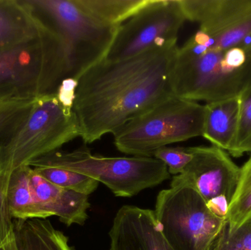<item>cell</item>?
<instances>
[{
	"label": "cell",
	"mask_w": 251,
	"mask_h": 250,
	"mask_svg": "<svg viewBox=\"0 0 251 250\" xmlns=\"http://www.w3.org/2000/svg\"><path fill=\"white\" fill-rule=\"evenodd\" d=\"M177 43L119 61L104 60L78 80L73 113L85 143L114 135L130 120L174 95Z\"/></svg>",
	"instance_id": "6da1fadb"
},
{
	"label": "cell",
	"mask_w": 251,
	"mask_h": 250,
	"mask_svg": "<svg viewBox=\"0 0 251 250\" xmlns=\"http://www.w3.org/2000/svg\"><path fill=\"white\" fill-rule=\"evenodd\" d=\"M171 83L174 95L197 102L239 96L251 84V35L226 48L189 39L177 50Z\"/></svg>",
	"instance_id": "7a4b0ae2"
},
{
	"label": "cell",
	"mask_w": 251,
	"mask_h": 250,
	"mask_svg": "<svg viewBox=\"0 0 251 250\" xmlns=\"http://www.w3.org/2000/svg\"><path fill=\"white\" fill-rule=\"evenodd\" d=\"M27 1L54 32L65 79L79 80L105 58L120 25L101 22L78 0Z\"/></svg>",
	"instance_id": "3957f363"
},
{
	"label": "cell",
	"mask_w": 251,
	"mask_h": 250,
	"mask_svg": "<svg viewBox=\"0 0 251 250\" xmlns=\"http://www.w3.org/2000/svg\"><path fill=\"white\" fill-rule=\"evenodd\" d=\"M78 136L75 114L61 105L56 92L38 97L26 118L0 147V190L5 199L15 170L59 151Z\"/></svg>",
	"instance_id": "277c9868"
},
{
	"label": "cell",
	"mask_w": 251,
	"mask_h": 250,
	"mask_svg": "<svg viewBox=\"0 0 251 250\" xmlns=\"http://www.w3.org/2000/svg\"><path fill=\"white\" fill-rule=\"evenodd\" d=\"M204 115V105L172 95L121 128L114 144L124 154L153 157L162 147L202 136Z\"/></svg>",
	"instance_id": "5b68a950"
},
{
	"label": "cell",
	"mask_w": 251,
	"mask_h": 250,
	"mask_svg": "<svg viewBox=\"0 0 251 250\" xmlns=\"http://www.w3.org/2000/svg\"><path fill=\"white\" fill-rule=\"evenodd\" d=\"M155 219L174 250H211L227 220L214 215L206 201L182 176L158 194Z\"/></svg>",
	"instance_id": "8992f818"
},
{
	"label": "cell",
	"mask_w": 251,
	"mask_h": 250,
	"mask_svg": "<svg viewBox=\"0 0 251 250\" xmlns=\"http://www.w3.org/2000/svg\"><path fill=\"white\" fill-rule=\"evenodd\" d=\"M49 166L72 170L91 178L109 188L116 197L131 198L171 177L168 167L153 157H105L86 148L57 151L28 166Z\"/></svg>",
	"instance_id": "52a82bcc"
},
{
	"label": "cell",
	"mask_w": 251,
	"mask_h": 250,
	"mask_svg": "<svg viewBox=\"0 0 251 250\" xmlns=\"http://www.w3.org/2000/svg\"><path fill=\"white\" fill-rule=\"evenodd\" d=\"M44 23L42 32L33 39L0 50V99L55 93L63 82L57 41Z\"/></svg>",
	"instance_id": "ba28073f"
},
{
	"label": "cell",
	"mask_w": 251,
	"mask_h": 250,
	"mask_svg": "<svg viewBox=\"0 0 251 250\" xmlns=\"http://www.w3.org/2000/svg\"><path fill=\"white\" fill-rule=\"evenodd\" d=\"M187 22L180 0H149L120 25L105 60L119 61L177 43Z\"/></svg>",
	"instance_id": "9c48e42d"
},
{
	"label": "cell",
	"mask_w": 251,
	"mask_h": 250,
	"mask_svg": "<svg viewBox=\"0 0 251 250\" xmlns=\"http://www.w3.org/2000/svg\"><path fill=\"white\" fill-rule=\"evenodd\" d=\"M187 21L196 22V42L226 48L251 35V0H180Z\"/></svg>",
	"instance_id": "30bf717a"
},
{
	"label": "cell",
	"mask_w": 251,
	"mask_h": 250,
	"mask_svg": "<svg viewBox=\"0 0 251 250\" xmlns=\"http://www.w3.org/2000/svg\"><path fill=\"white\" fill-rule=\"evenodd\" d=\"M189 149L193 159L181 175L206 202L224 196L231 203L240 179V167L226 151L213 145L189 147Z\"/></svg>",
	"instance_id": "8fae6325"
},
{
	"label": "cell",
	"mask_w": 251,
	"mask_h": 250,
	"mask_svg": "<svg viewBox=\"0 0 251 250\" xmlns=\"http://www.w3.org/2000/svg\"><path fill=\"white\" fill-rule=\"evenodd\" d=\"M109 236L110 250H174L164 237L153 210L124 205L118 211Z\"/></svg>",
	"instance_id": "7c38bea8"
},
{
	"label": "cell",
	"mask_w": 251,
	"mask_h": 250,
	"mask_svg": "<svg viewBox=\"0 0 251 250\" xmlns=\"http://www.w3.org/2000/svg\"><path fill=\"white\" fill-rule=\"evenodd\" d=\"M29 179L32 196L44 220L56 216L67 226L85 224L91 206L88 195L54 184L29 166Z\"/></svg>",
	"instance_id": "4fadbf2b"
},
{
	"label": "cell",
	"mask_w": 251,
	"mask_h": 250,
	"mask_svg": "<svg viewBox=\"0 0 251 250\" xmlns=\"http://www.w3.org/2000/svg\"><path fill=\"white\" fill-rule=\"evenodd\" d=\"M44 23L27 0H0V50L38 36Z\"/></svg>",
	"instance_id": "5bb4252c"
},
{
	"label": "cell",
	"mask_w": 251,
	"mask_h": 250,
	"mask_svg": "<svg viewBox=\"0 0 251 250\" xmlns=\"http://www.w3.org/2000/svg\"><path fill=\"white\" fill-rule=\"evenodd\" d=\"M204 123L202 136L212 145L226 151H232L240 118L239 96L204 104Z\"/></svg>",
	"instance_id": "9a60e30c"
},
{
	"label": "cell",
	"mask_w": 251,
	"mask_h": 250,
	"mask_svg": "<svg viewBox=\"0 0 251 250\" xmlns=\"http://www.w3.org/2000/svg\"><path fill=\"white\" fill-rule=\"evenodd\" d=\"M13 240L0 245V250H73L69 239L44 219L13 220Z\"/></svg>",
	"instance_id": "2e32d148"
},
{
	"label": "cell",
	"mask_w": 251,
	"mask_h": 250,
	"mask_svg": "<svg viewBox=\"0 0 251 250\" xmlns=\"http://www.w3.org/2000/svg\"><path fill=\"white\" fill-rule=\"evenodd\" d=\"M37 98L38 97L17 96L0 99V147L26 118ZM13 228V219L7 208V201L0 190V238L9 236Z\"/></svg>",
	"instance_id": "e0dca14e"
},
{
	"label": "cell",
	"mask_w": 251,
	"mask_h": 250,
	"mask_svg": "<svg viewBox=\"0 0 251 250\" xmlns=\"http://www.w3.org/2000/svg\"><path fill=\"white\" fill-rule=\"evenodd\" d=\"M6 201L13 220L43 219L31 190L29 166L15 170L10 176L6 192Z\"/></svg>",
	"instance_id": "ac0fdd59"
},
{
	"label": "cell",
	"mask_w": 251,
	"mask_h": 250,
	"mask_svg": "<svg viewBox=\"0 0 251 250\" xmlns=\"http://www.w3.org/2000/svg\"><path fill=\"white\" fill-rule=\"evenodd\" d=\"M82 7L101 22L121 25L149 0H78Z\"/></svg>",
	"instance_id": "d6986e66"
},
{
	"label": "cell",
	"mask_w": 251,
	"mask_h": 250,
	"mask_svg": "<svg viewBox=\"0 0 251 250\" xmlns=\"http://www.w3.org/2000/svg\"><path fill=\"white\" fill-rule=\"evenodd\" d=\"M251 220V156L240 167L235 192L228 207L227 227L230 231Z\"/></svg>",
	"instance_id": "ffe728a7"
},
{
	"label": "cell",
	"mask_w": 251,
	"mask_h": 250,
	"mask_svg": "<svg viewBox=\"0 0 251 250\" xmlns=\"http://www.w3.org/2000/svg\"><path fill=\"white\" fill-rule=\"evenodd\" d=\"M51 183L68 190L89 196L98 188L100 182L80 173L49 166H29Z\"/></svg>",
	"instance_id": "44dd1931"
},
{
	"label": "cell",
	"mask_w": 251,
	"mask_h": 250,
	"mask_svg": "<svg viewBox=\"0 0 251 250\" xmlns=\"http://www.w3.org/2000/svg\"><path fill=\"white\" fill-rule=\"evenodd\" d=\"M240 110L238 129L230 155L238 158L251 153V84L240 95Z\"/></svg>",
	"instance_id": "7402d4cb"
},
{
	"label": "cell",
	"mask_w": 251,
	"mask_h": 250,
	"mask_svg": "<svg viewBox=\"0 0 251 250\" xmlns=\"http://www.w3.org/2000/svg\"><path fill=\"white\" fill-rule=\"evenodd\" d=\"M211 250H251V220L232 231L226 225Z\"/></svg>",
	"instance_id": "603a6c76"
},
{
	"label": "cell",
	"mask_w": 251,
	"mask_h": 250,
	"mask_svg": "<svg viewBox=\"0 0 251 250\" xmlns=\"http://www.w3.org/2000/svg\"><path fill=\"white\" fill-rule=\"evenodd\" d=\"M153 157L162 161L168 167L170 174L178 176L182 173L193 159L188 148L162 147L154 151Z\"/></svg>",
	"instance_id": "cb8c5ba5"
},
{
	"label": "cell",
	"mask_w": 251,
	"mask_h": 250,
	"mask_svg": "<svg viewBox=\"0 0 251 250\" xmlns=\"http://www.w3.org/2000/svg\"><path fill=\"white\" fill-rule=\"evenodd\" d=\"M77 85L78 80L76 79H65L60 83L56 91V95L59 102L67 110L73 111Z\"/></svg>",
	"instance_id": "d4e9b609"
},
{
	"label": "cell",
	"mask_w": 251,
	"mask_h": 250,
	"mask_svg": "<svg viewBox=\"0 0 251 250\" xmlns=\"http://www.w3.org/2000/svg\"><path fill=\"white\" fill-rule=\"evenodd\" d=\"M206 205L214 215L227 220V214H228L230 202L226 198L221 196L213 198L207 201Z\"/></svg>",
	"instance_id": "484cf974"
}]
</instances>
